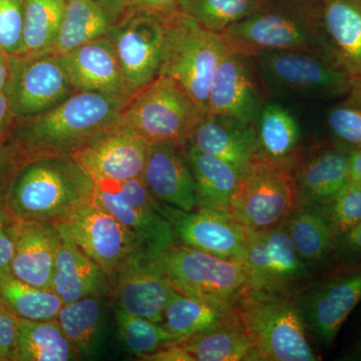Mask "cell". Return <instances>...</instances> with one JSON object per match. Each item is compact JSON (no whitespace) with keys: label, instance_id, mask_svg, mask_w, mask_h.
<instances>
[{"label":"cell","instance_id":"cell-21","mask_svg":"<svg viewBox=\"0 0 361 361\" xmlns=\"http://www.w3.org/2000/svg\"><path fill=\"white\" fill-rule=\"evenodd\" d=\"M59 240L51 289L63 304L75 302L85 297L111 296V283L101 266L85 253L59 223Z\"/></svg>","mask_w":361,"mask_h":361},{"label":"cell","instance_id":"cell-27","mask_svg":"<svg viewBox=\"0 0 361 361\" xmlns=\"http://www.w3.org/2000/svg\"><path fill=\"white\" fill-rule=\"evenodd\" d=\"M319 11L337 66L361 85V0H319Z\"/></svg>","mask_w":361,"mask_h":361},{"label":"cell","instance_id":"cell-28","mask_svg":"<svg viewBox=\"0 0 361 361\" xmlns=\"http://www.w3.org/2000/svg\"><path fill=\"white\" fill-rule=\"evenodd\" d=\"M106 297L90 296L63 304L58 320L78 357L94 360L104 355L110 337Z\"/></svg>","mask_w":361,"mask_h":361},{"label":"cell","instance_id":"cell-3","mask_svg":"<svg viewBox=\"0 0 361 361\" xmlns=\"http://www.w3.org/2000/svg\"><path fill=\"white\" fill-rule=\"evenodd\" d=\"M228 49L255 58L268 52H313L336 63L323 32L319 0H269L221 33Z\"/></svg>","mask_w":361,"mask_h":361},{"label":"cell","instance_id":"cell-38","mask_svg":"<svg viewBox=\"0 0 361 361\" xmlns=\"http://www.w3.org/2000/svg\"><path fill=\"white\" fill-rule=\"evenodd\" d=\"M118 337L130 353L142 357L179 343L161 323L139 317L115 307Z\"/></svg>","mask_w":361,"mask_h":361},{"label":"cell","instance_id":"cell-32","mask_svg":"<svg viewBox=\"0 0 361 361\" xmlns=\"http://www.w3.org/2000/svg\"><path fill=\"white\" fill-rule=\"evenodd\" d=\"M177 344L191 361H259L239 312L218 326Z\"/></svg>","mask_w":361,"mask_h":361},{"label":"cell","instance_id":"cell-15","mask_svg":"<svg viewBox=\"0 0 361 361\" xmlns=\"http://www.w3.org/2000/svg\"><path fill=\"white\" fill-rule=\"evenodd\" d=\"M123 75L135 92L159 75L166 39V23L152 14L130 13L108 35Z\"/></svg>","mask_w":361,"mask_h":361},{"label":"cell","instance_id":"cell-50","mask_svg":"<svg viewBox=\"0 0 361 361\" xmlns=\"http://www.w3.org/2000/svg\"><path fill=\"white\" fill-rule=\"evenodd\" d=\"M356 351H357L358 355L361 356V339L360 342H358L357 348H356Z\"/></svg>","mask_w":361,"mask_h":361},{"label":"cell","instance_id":"cell-44","mask_svg":"<svg viewBox=\"0 0 361 361\" xmlns=\"http://www.w3.org/2000/svg\"><path fill=\"white\" fill-rule=\"evenodd\" d=\"M361 259V223L336 237L334 265Z\"/></svg>","mask_w":361,"mask_h":361},{"label":"cell","instance_id":"cell-2","mask_svg":"<svg viewBox=\"0 0 361 361\" xmlns=\"http://www.w3.org/2000/svg\"><path fill=\"white\" fill-rule=\"evenodd\" d=\"M97 184L73 157L23 161L4 206L25 222L63 223L96 199Z\"/></svg>","mask_w":361,"mask_h":361},{"label":"cell","instance_id":"cell-24","mask_svg":"<svg viewBox=\"0 0 361 361\" xmlns=\"http://www.w3.org/2000/svg\"><path fill=\"white\" fill-rule=\"evenodd\" d=\"M59 240L58 225L20 220L11 261V274L25 283L51 290Z\"/></svg>","mask_w":361,"mask_h":361},{"label":"cell","instance_id":"cell-43","mask_svg":"<svg viewBox=\"0 0 361 361\" xmlns=\"http://www.w3.org/2000/svg\"><path fill=\"white\" fill-rule=\"evenodd\" d=\"M18 222L6 206H0V276L11 273Z\"/></svg>","mask_w":361,"mask_h":361},{"label":"cell","instance_id":"cell-33","mask_svg":"<svg viewBox=\"0 0 361 361\" xmlns=\"http://www.w3.org/2000/svg\"><path fill=\"white\" fill-rule=\"evenodd\" d=\"M80 360L58 320L18 319L13 361H70Z\"/></svg>","mask_w":361,"mask_h":361},{"label":"cell","instance_id":"cell-11","mask_svg":"<svg viewBox=\"0 0 361 361\" xmlns=\"http://www.w3.org/2000/svg\"><path fill=\"white\" fill-rule=\"evenodd\" d=\"M96 201L134 233L149 258L158 259L177 244L174 228L141 178L96 182Z\"/></svg>","mask_w":361,"mask_h":361},{"label":"cell","instance_id":"cell-13","mask_svg":"<svg viewBox=\"0 0 361 361\" xmlns=\"http://www.w3.org/2000/svg\"><path fill=\"white\" fill-rule=\"evenodd\" d=\"M249 286L295 295L313 279L299 257L285 222L262 231H248L243 261Z\"/></svg>","mask_w":361,"mask_h":361},{"label":"cell","instance_id":"cell-7","mask_svg":"<svg viewBox=\"0 0 361 361\" xmlns=\"http://www.w3.org/2000/svg\"><path fill=\"white\" fill-rule=\"evenodd\" d=\"M261 87L279 99L344 97L355 87L348 73L313 52H268L253 58Z\"/></svg>","mask_w":361,"mask_h":361},{"label":"cell","instance_id":"cell-4","mask_svg":"<svg viewBox=\"0 0 361 361\" xmlns=\"http://www.w3.org/2000/svg\"><path fill=\"white\" fill-rule=\"evenodd\" d=\"M259 361H317L293 295L248 286L236 302Z\"/></svg>","mask_w":361,"mask_h":361},{"label":"cell","instance_id":"cell-49","mask_svg":"<svg viewBox=\"0 0 361 361\" xmlns=\"http://www.w3.org/2000/svg\"><path fill=\"white\" fill-rule=\"evenodd\" d=\"M11 70V56L0 49V92L6 90Z\"/></svg>","mask_w":361,"mask_h":361},{"label":"cell","instance_id":"cell-29","mask_svg":"<svg viewBox=\"0 0 361 361\" xmlns=\"http://www.w3.org/2000/svg\"><path fill=\"white\" fill-rule=\"evenodd\" d=\"M285 225L297 254L312 272L334 265L336 235L322 206L298 204Z\"/></svg>","mask_w":361,"mask_h":361},{"label":"cell","instance_id":"cell-36","mask_svg":"<svg viewBox=\"0 0 361 361\" xmlns=\"http://www.w3.org/2000/svg\"><path fill=\"white\" fill-rule=\"evenodd\" d=\"M66 0H25V27L20 52L51 51L61 32Z\"/></svg>","mask_w":361,"mask_h":361},{"label":"cell","instance_id":"cell-46","mask_svg":"<svg viewBox=\"0 0 361 361\" xmlns=\"http://www.w3.org/2000/svg\"><path fill=\"white\" fill-rule=\"evenodd\" d=\"M18 319L2 304L0 305V361L11 360L18 334Z\"/></svg>","mask_w":361,"mask_h":361},{"label":"cell","instance_id":"cell-41","mask_svg":"<svg viewBox=\"0 0 361 361\" xmlns=\"http://www.w3.org/2000/svg\"><path fill=\"white\" fill-rule=\"evenodd\" d=\"M25 0H0V49L9 56L20 52Z\"/></svg>","mask_w":361,"mask_h":361},{"label":"cell","instance_id":"cell-40","mask_svg":"<svg viewBox=\"0 0 361 361\" xmlns=\"http://www.w3.org/2000/svg\"><path fill=\"white\" fill-rule=\"evenodd\" d=\"M332 230L338 235L361 223V185H348L329 203L320 205Z\"/></svg>","mask_w":361,"mask_h":361},{"label":"cell","instance_id":"cell-37","mask_svg":"<svg viewBox=\"0 0 361 361\" xmlns=\"http://www.w3.org/2000/svg\"><path fill=\"white\" fill-rule=\"evenodd\" d=\"M269 0H177L182 16L207 30L222 33L229 26L257 13Z\"/></svg>","mask_w":361,"mask_h":361},{"label":"cell","instance_id":"cell-6","mask_svg":"<svg viewBox=\"0 0 361 361\" xmlns=\"http://www.w3.org/2000/svg\"><path fill=\"white\" fill-rule=\"evenodd\" d=\"M228 51L222 35L180 14L166 23L159 75L174 80L207 113L214 73Z\"/></svg>","mask_w":361,"mask_h":361},{"label":"cell","instance_id":"cell-9","mask_svg":"<svg viewBox=\"0 0 361 361\" xmlns=\"http://www.w3.org/2000/svg\"><path fill=\"white\" fill-rule=\"evenodd\" d=\"M298 205L293 170L256 158L240 175L230 213L248 231L282 224Z\"/></svg>","mask_w":361,"mask_h":361},{"label":"cell","instance_id":"cell-25","mask_svg":"<svg viewBox=\"0 0 361 361\" xmlns=\"http://www.w3.org/2000/svg\"><path fill=\"white\" fill-rule=\"evenodd\" d=\"M130 11L123 0H66L63 25L51 52L65 54L108 37Z\"/></svg>","mask_w":361,"mask_h":361},{"label":"cell","instance_id":"cell-45","mask_svg":"<svg viewBox=\"0 0 361 361\" xmlns=\"http://www.w3.org/2000/svg\"><path fill=\"white\" fill-rule=\"evenodd\" d=\"M133 11L152 14L168 23L180 16L177 0H123Z\"/></svg>","mask_w":361,"mask_h":361},{"label":"cell","instance_id":"cell-19","mask_svg":"<svg viewBox=\"0 0 361 361\" xmlns=\"http://www.w3.org/2000/svg\"><path fill=\"white\" fill-rule=\"evenodd\" d=\"M75 90L94 92L129 102L137 92L123 75L108 37L59 54Z\"/></svg>","mask_w":361,"mask_h":361},{"label":"cell","instance_id":"cell-20","mask_svg":"<svg viewBox=\"0 0 361 361\" xmlns=\"http://www.w3.org/2000/svg\"><path fill=\"white\" fill-rule=\"evenodd\" d=\"M149 149L148 142L122 126L73 158L96 182H126L142 177Z\"/></svg>","mask_w":361,"mask_h":361},{"label":"cell","instance_id":"cell-14","mask_svg":"<svg viewBox=\"0 0 361 361\" xmlns=\"http://www.w3.org/2000/svg\"><path fill=\"white\" fill-rule=\"evenodd\" d=\"M110 281L130 262L147 256L134 233L94 199L61 223Z\"/></svg>","mask_w":361,"mask_h":361},{"label":"cell","instance_id":"cell-47","mask_svg":"<svg viewBox=\"0 0 361 361\" xmlns=\"http://www.w3.org/2000/svg\"><path fill=\"white\" fill-rule=\"evenodd\" d=\"M16 123L11 104L6 92H0V139L4 137Z\"/></svg>","mask_w":361,"mask_h":361},{"label":"cell","instance_id":"cell-31","mask_svg":"<svg viewBox=\"0 0 361 361\" xmlns=\"http://www.w3.org/2000/svg\"><path fill=\"white\" fill-rule=\"evenodd\" d=\"M183 149L195 180L196 208L229 211L241 173L193 145L188 144Z\"/></svg>","mask_w":361,"mask_h":361},{"label":"cell","instance_id":"cell-17","mask_svg":"<svg viewBox=\"0 0 361 361\" xmlns=\"http://www.w3.org/2000/svg\"><path fill=\"white\" fill-rule=\"evenodd\" d=\"M261 87L253 58L229 49L214 73L207 113L254 125L265 104Z\"/></svg>","mask_w":361,"mask_h":361},{"label":"cell","instance_id":"cell-42","mask_svg":"<svg viewBox=\"0 0 361 361\" xmlns=\"http://www.w3.org/2000/svg\"><path fill=\"white\" fill-rule=\"evenodd\" d=\"M4 139H0V206L6 203L14 177L25 161L13 140Z\"/></svg>","mask_w":361,"mask_h":361},{"label":"cell","instance_id":"cell-5","mask_svg":"<svg viewBox=\"0 0 361 361\" xmlns=\"http://www.w3.org/2000/svg\"><path fill=\"white\" fill-rule=\"evenodd\" d=\"M206 114L174 80L158 75L125 104L122 126L149 145L185 148Z\"/></svg>","mask_w":361,"mask_h":361},{"label":"cell","instance_id":"cell-51","mask_svg":"<svg viewBox=\"0 0 361 361\" xmlns=\"http://www.w3.org/2000/svg\"><path fill=\"white\" fill-rule=\"evenodd\" d=\"M0 305H1V301H0Z\"/></svg>","mask_w":361,"mask_h":361},{"label":"cell","instance_id":"cell-18","mask_svg":"<svg viewBox=\"0 0 361 361\" xmlns=\"http://www.w3.org/2000/svg\"><path fill=\"white\" fill-rule=\"evenodd\" d=\"M110 283L116 307L158 323L177 292L158 259L146 256L123 267Z\"/></svg>","mask_w":361,"mask_h":361},{"label":"cell","instance_id":"cell-22","mask_svg":"<svg viewBox=\"0 0 361 361\" xmlns=\"http://www.w3.org/2000/svg\"><path fill=\"white\" fill-rule=\"evenodd\" d=\"M349 156L334 144L301 155L293 168L298 204L324 205L348 187Z\"/></svg>","mask_w":361,"mask_h":361},{"label":"cell","instance_id":"cell-48","mask_svg":"<svg viewBox=\"0 0 361 361\" xmlns=\"http://www.w3.org/2000/svg\"><path fill=\"white\" fill-rule=\"evenodd\" d=\"M361 184V148L350 152L349 156V185Z\"/></svg>","mask_w":361,"mask_h":361},{"label":"cell","instance_id":"cell-30","mask_svg":"<svg viewBox=\"0 0 361 361\" xmlns=\"http://www.w3.org/2000/svg\"><path fill=\"white\" fill-rule=\"evenodd\" d=\"M254 127L257 157L293 170L302 155L301 130L295 116L276 102H266Z\"/></svg>","mask_w":361,"mask_h":361},{"label":"cell","instance_id":"cell-39","mask_svg":"<svg viewBox=\"0 0 361 361\" xmlns=\"http://www.w3.org/2000/svg\"><path fill=\"white\" fill-rule=\"evenodd\" d=\"M326 126L337 147L349 153L361 148V85H355L344 99L329 109Z\"/></svg>","mask_w":361,"mask_h":361},{"label":"cell","instance_id":"cell-23","mask_svg":"<svg viewBox=\"0 0 361 361\" xmlns=\"http://www.w3.org/2000/svg\"><path fill=\"white\" fill-rule=\"evenodd\" d=\"M183 149L149 145L142 179L161 203L191 212L196 208V186Z\"/></svg>","mask_w":361,"mask_h":361},{"label":"cell","instance_id":"cell-35","mask_svg":"<svg viewBox=\"0 0 361 361\" xmlns=\"http://www.w3.org/2000/svg\"><path fill=\"white\" fill-rule=\"evenodd\" d=\"M2 306L21 319H56L63 302L54 291L39 288L21 281L13 274L0 276Z\"/></svg>","mask_w":361,"mask_h":361},{"label":"cell","instance_id":"cell-1","mask_svg":"<svg viewBox=\"0 0 361 361\" xmlns=\"http://www.w3.org/2000/svg\"><path fill=\"white\" fill-rule=\"evenodd\" d=\"M127 101L77 90L51 110L14 123L13 142L25 160L75 157L92 142L122 127Z\"/></svg>","mask_w":361,"mask_h":361},{"label":"cell","instance_id":"cell-12","mask_svg":"<svg viewBox=\"0 0 361 361\" xmlns=\"http://www.w3.org/2000/svg\"><path fill=\"white\" fill-rule=\"evenodd\" d=\"M75 92L61 54L47 51L11 56L4 92L16 123L51 110Z\"/></svg>","mask_w":361,"mask_h":361},{"label":"cell","instance_id":"cell-10","mask_svg":"<svg viewBox=\"0 0 361 361\" xmlns=\"http://www.w3.org/2000/svg\"><path fill=\"white\" fill-rule=\"evenodd\" d=\"M307 332L324 346L361 301V259L331 266L294 295Z\"/></svg>","mask_w":361,"mask_h":361},{"label":"cell","instance_id":"cell-26","mask_svg":"<svg viewBox=\"0 0 361 361\" xmlns=\"http://www.w3.org/2000/svg\"><path fill=\"white\" fill-rule=\"evenodd\" d=\"M189 144L230 164L240 173L257 156L253 123H244L231 116L207 113Z\"/></svg>","mask_w":361,"mask_h":361},{"label":"cell","instance_id":"cell-34","mask_svg":"<svg viewBox=\"0 0 361 361\" xmlns=\"http://www.w3.org/2000/svg\"><path fill=\"white\" fill-rule=\"evenodd\" d=\"M238 313L237 306L224 307L176 292L164 312L161 324L182 342L218 326Z\"/></svg>","mask_w":361,"mask_h":361},{"label":"cell","instance_id":"cell-52","mask_svg":"<svg viewBox=\"0 0 361 361\" xmlns=\"http://www.w3.org/2000/svg\"><path fill=\"white\" fill-rule=\"evenodd\" d=\"M360 185H361V184H360Z\"/></svg>","mask_w":361,"mask_h":361},{"label":"cell","instance_id":"cell-16","mask_svg":"<svg viewBox=\"0 0 361 361\" xmlns=\"http://www.w3.org/2000/svg\"><path fill=\"white\" fill-rule=\"evenodd\" d=\"M178 244L243 263L248 230L230 211L197 209L185 212L163 204Z\"/></svg>","mask_w":361,"mask_h":361},{"label":"cell","instance_id":"cell-8","mask_svg":"<svg viewBox=\"0 0 361 361\" xmlns=\"http://www.w3.org/2000/svg\"><path fill=\"white\" fill-rule=\"evenodd\" d=\"M176 290L215 305L233 307L249 286L245 265L176 244L158 258Z\"/></svg>","mask_w":361,"mask_h":361}]
</instances>
